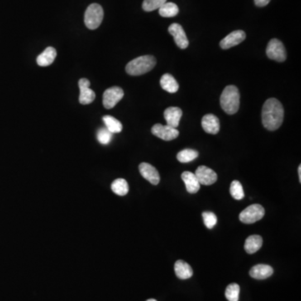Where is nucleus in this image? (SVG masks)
Returning <instances> with one entry per match:
<instances>
[{"instance_id": "12", "label": "nucleus", "mask_w": 301, "mask_h": 301, "mask_svg": "<svg viewBox=\"0 0 301 301\" xmlns=\"http://www.w3.org/2000/svg\"><path fill=\"white\" fill-rule=\"evenodd\" d=\"M245 38H246V34L245 31L235 30V31L230 33V35H228L226 37L223 38L220 41V47L223 50H228L234 46L240 45V43H242L245 40Z\"/></svg>"}, {"instance_id": "6", "label": "nucleus", "mask_w": 301, "mask_h": 301, "mask_svg": "<svg viewBox=\"0 0 301 301\" xmlns=\"http://www.w3.org/2000/svg\"><path fill=\"white\" fill-rule=\"evenodd\" d=\"M266 54L269 59L278 62H284L287 58L284 44L277 39H272L269 41L267 45Z\"/></svg>"}, {"instance_id": "32", "label": "nucleus", "mask_w": 301, "mask_h": 301, "mask_svg": "<svg viewBox=\"0 0 301 301\" xmlns=\"http://www.w3.org/2000/svg\"><path fill=\"white\" fill-rule=\"evenodd\" d=\"M298 173H299V183H301V165H299L298 168Z\"/></svg>"}, {"instance_id": "20", "label": "nucleus", "mask_w": 301, "mask_h": 301, "mask_svg": "<svg viewBox=\"0 0 301 301\" xmlns=\"http://www.w3.org/2000/svg\"><path fill=\"white\" fill-rule=\"evenodd\" d=\"M160 85L164 91L169 93H176L179 89V85L170 74H163L160 80Z\"/></svg>"}, {"instance_id": "10", "label": "nucleus", "mask_w": 301, "mask_h": 301, "mask_svg": "<svg viewBox=\"0 0 301 301\" xmlns=\"http://www.w3.org/2000/svg\"><path fill=\"white\" fill-rule=\"evenodd\" d=\"M194 174L198 178L199 183L202 185H212L213 183H216L217 179V173L206 166L198 167Z\"/></svg>"}, {"instance_id": "31", "label": "nucleus", "mask_w": 301, "mask_h": 301, "mask_svg": "<svg viewBox=\"0 0 301 301\" xmlns=\"http://www.w3.org/2000/svg\"><path fill=\"white\" fill-rule=\"evenodd\" d=\"M270 1L271 0H254V4L258 7H264V6L269 5Z\"/></svg>"}, {"instance_id": "18", "label": "nucleus", "mask_w": 301, "mask_h": 301, "mask_svg": "<svg viewBox=\"0 0 301 301\" xmlns=\"http://www.w3.org/2000/svg\"><path fill=\"white\" fill-rule=\"evenodd\" d=\"M56 50L53 47H47L41 54L37 57L36 61L40 66L45 67L49 66L53 64L54 59L56 58Z\"/></svg>"}, {"instance_id": "27", "label": "nucleus", "mask_w": 301, "mask_h": 301, "mask_svg": "<svg viewBox=\"0 0 301 301\" xmlns=\"http://www.w3.org/2000/svg\"><path fill=\"white\" fill-rule=\"evenodd\" d=\"M230 194L236 200H241L245 198V192L243 186L239 181H233L230 185Z\"/></svg>"}, {"instance_id": "22", "label": "nucleus", "mask_w": 301, "mask_h": 301, "mask_svg": "<svg viewBox=\"0 0 301 301\" xmlns=\"http://www.w3.org/2000/svg\"><path fill=\"white\" fill-rule=\"evenodd\" d=\"M104 123L106 125V127L109 131H111V133H120L122 131V124L115 118L113 116H103Z\"/></svg>"}, {"instance_id": "17", "label": "nucleus", "mask_w": 301, "mask_h": 301, "mask_svg": "<svg viewBox=\"0 0 301 301\" xmlns=\"http://www.w3.org/2000/svg\"><path fill=\"white\" fill-rule=\"evenodd\" d=\"M182 179L185 183L186 189L191 194L198 193L200 189V183L194 173L191 172H184L182 173Z\"/></svg>"}, {"instance_id": "5", "label": "nucleus", "mask_w": 301, "mask_h": 301, "mask_svg": "<svg viewBox=\"0 0 301 301\" xmlns=\"http://www.w3.org/2000/svg\"><path fill=\"white\" fill-rule=\"evenodd\" d=\"M265 214V210L260 204H252L240 212V220L246 224L254 223L261 220Z\"/></svg>"}, {"instance_id": "23", "label": "nucleus", "mask_w": 301, "mask_h": 301, "mask_svg": "<svg viewBox=\"0 0 301 301\" xmlns=\"http://www.w3.org/2000/svg\"><path fill=\"white\" fill-rule=\"evenodd\" d=\"M158 10H159V15L164 18L175 17L176 15H178L179 13L178 5L174 3H165Z\"/></svg>"}, {"instance_id": "2", "label": "nucleus", "mask_w": 301, "mask_h": 301, "mask_svg": "<svg viewBox=\"0 0 301 301\" xmlns=\"http://www.w3.org/2000/svg\"><path fill=\"white\" fill-rule=\"evenodd\" d=\"M220 105L222 110L229 115L237 113L240 105V91L237 87L235 86L225 87L220 97Z\"/></svg>"}, {"instance_id": "33", "label": "nucleus", "mask_w": 301, "mask_h": 301, "mask_svg": "<svg viewBox=\"0 0 301 301\" xmlns=\"http://www.w3.org/2000/svg\"><path fill=\"white\" fill-rule=\"evenodd\" d=\"M146 301H157L156 300V299H147V300Z\"/></svg>"}, {"instance_id": "4", "label": "nucleus", "mask_w": 301, "mask_h": 301, "mask_svg": "<svg viewBox=\"0 0 301 301\" xmlns=\"http://www.w3.org/2000/svg\"><path fill=\"white\" fill-rule=\"evenodd\" d=\"M104 11L101 5L92 4L89 5L85 13V25L90 30H96L103 20Z\"/></svg>"}, {"instance_id": "11", "label": "nucleus", "mask_w": 301, "mask_h": 301, "mask_svg": "<svg viewBox=\"0 0 301 301\" xmlns=\"http://www.w3.org/2000/svg\"><path fill=\"white\" fill-rule=\"evenodd\" d=\"M78 85L80 88V103L82 105H88L93 102L96 98V93L90 88L91 82H89V80L82 78L80 80Z\"/></svg>"}, {"instance_id": "26", "label": "nucleus", "mask_w": 301, "mask_h": 301, "mask_svg": "<svg viewBox=\"0 0 301 301\" xmlns=\"http://www.w3.org/2000/svg\"><path fill=\"white\" fill-rule=\"evenodd\" d=\"M240 287L236 283L228 285L225 291V296L229 301H239L240 299Z\"/></svg>"}, {"instance_id": "28", "label": "nucleus", "mask_w": 301, "mask_h": 301, "mask_svg": "<svg viewBox=\"0 0 301 301\" xmlns=\"http://www.w3.org/2000/svg\"><path fill=\"white\" fill-rule=\"evenodd\" d=\"M165 3H167V0H144L142 9L146 12H150L153 10H158Z\"/></svg>"}, {"instance_id": "21", "label": "nucleus", "mask_w": 301, "mask_h": 301, "mask_svg": "<svg viewBox=\"0 0 301 301\" xmlns=\"http://www.w3.org/2000/svg\"><path fill=\"white\" fill-rule=\"evenodd\" d=\"M263 245V239L259 235H251L248 238L245 244V250L249 254L259 251Z\"/></svg>"}, {"instance_id": "8", "label": "nucleus", "mask_w": 301, "mask_h": 301, "mask_svg": "<svg viewBox=\"0 0 301 301\" xmlns=\"http://www.w3.org/2000/svg\"><path fill=\"white\" fill-rule=\"evenodd\" d=\"M152 133L154 136H158V138L164 141H173L179 136V131L178 129L173 128L172 126H163L162 124H156L152 128Z\"/></svg>"}, {"instance_id": "3", "label": "nucleus", "mask_w": 301, "mask_h": 301, "mask_svg": "<svg viewBox=\"0 0 301 301\" xmlns=\"http://www.w3.org/2000/svg\"><path fill=\"white\" fill-rule=\"evenodd\" d=\"M157 59L153 55H143L132 59L126 64V71L131 76H141L150 71L156 66Z\"/></svg>"}, {"instance_id": "25", "label": "nucleus", "mask_w": 301, "mask_h": 301, "mask_svg": "<svg viewBox=\"0 0 301 301\" xmlns=\"http://www.w3.org/2000/svg\"><path fill=\"white\" fill-rule=\"evenodd\" d=\"M198 157V152L193 149H184L177 154V159L182 163H190Z\"/></svg>"}, {"instance_id": "19", "label": "nucleus", "mask_w": 301, "mask_h": 301, "mask_svg": "<svg viewBox=\"0 0 301 301\" xmlns=\"http://www.w3.org/2000/svg\"><path fill=\"white\" fill-rule=\"evenodd\" d=\"M174 270L178 279H188L193 276V269L188 263L183 260H178L176 262Z\"/></svg>"}, {"instance_id": "7", "label": "nucleus", "mask_w": 301, "mask_h": 301, "mask_svg": "<svg viewBox=\"0 0 301 301\" xmlns=\"http://www.w3.org/2000/svg\"><path fill=\"white\" fill-rule=\"evenodd\" d=\"M123 97V90L121 87H112L106 90L103 94V105L105 108H113Z\"/></svg>"}, {"instance_id": "1", "label": "nucleus", "mask_w": 301, "mask_h": 301, "mask_svg": "<svg viewBox=\"0 0 301 301\" xmlns=\"http://www.w3.org/2000/svg\"><path fill=\"white\" fill-rule=\"evenodd\" d=\"M284 107L280 101L269 98L264 102L262 109V123L269 131H275L281 126L284 121Z\"/></svg>"}, {"instance_id": "14", "label": "nucleus", "mask_w": 301, "mask_h": 301, "mask_svg": "<svg viewBox=\"0 0 301 301\" xmlns=\"http://www.w3.org/2000/svg\"><path fill=\"white\" fill-rule=\"evenodd\" d=\"M164 118L167 121L168 126H172L173 128H177L179 126L181 118L183 116V111L179 107L171 106L166 109L163 113Z\"/></svg>"}, {"instance_id": "16", "label": "nucleus", "mask_w": 301, "mask_h": 301, "mask_svg": "<svg viewBox=\"0 0 301 301\" xmlns=\"http://www.w3.org/2000/svg\"><path fill=\"white\" fill-rule=\"evenodd\" d=\"M274 274V269L267 264H257L250 269V275L255 279H265Z\"/></svg>"}, {"instance_id": "9", "label": "nucleus", "mask_w": 301, "mask_h": 301, "mask_svg": "<svg viewBox=\"0 0 301 301\" xmlns=\"http://www.w3.org/2000/svg\"><path fill=\"white\" fill-rule=\"evenodd\" d=\"M168 32L170 33L171 35H173L175 40L176 45H178V47L180 49H187L188 45H189V41H188V37L186 35L185 31L182 27V25L179 24H172V25L168 28Z\"/></svg>"}, {"instance_id": "29", "label": "nucleus", "mask_w": 301, "mask_h": 301, "mask_svg": "<svg viewBox=\"0 0 301 301\" xmlns=\"http://www.w3.org/2000/svg\"><path fill=\"white\" fill-rule=\"evenodd\" d=\"M112 135L113 134L111 133V131H109L106 127H102L97 131V140L100 143L107 145L111 142Z\"/></svg>"}, {"instance_id": "30", "label": "nucleus", "mask_w": 301, "mask_h": 301, "mask_svg": "<svg viewBox=\"0 0 301 301\" xmlns=\"http://www.w3.org/2000/svg\"><path fill=\"white\" fill-rule=\"evenodd\" d=\"M202 218H203V222H204L205 226L207 229H209V230H211V229L214 227L215 225L217 224V216L213 212H202Z\"/></svg>"}, {"instance_id": "24", "label": "nucleus", "mask_w": 301, "mask_h": 301, "mask_svg": "<svg viewBox=\"0 0 301 301\" xmlns=\"http://www.w3.org/2000/svg\"><path fill=\"white\" fill-rule=\"evenodd\" d=\"M111 190L113 191V193H116V195H126L129 192L128 183L122 178L116 179L111 183Z\"/></svg>"}, {"instance_id": "15", "label": "nucleus", "mask_w": 301, "mask_h": 301, "mask_svg": "<svg viewBox=\"0 0 301 301\" xmlns=\"http://www.w3.org/2000/svg\"><path fill=\"white\" fill-rule=\"evenodd\" d=\"M202 127L207 133H218L220 130L219 120L213 114H207L202 119Z\"/></svg>"}, {"instance_id": "13", "label": "nucleus", "mask_w": 301, "mask_h": 301, "mask_svg": "<svg viewBox=\"0 0 301 301\" xmlns=\"http://www.w3.org/2000/svg\"><path fill=\"white\" fill-rule=\"evenodd\" d=\"M139 171H140L141 175L153 185H158V183H160L159 173L153 166L150 165L149 163H141L139 165Z\"/></svg>"}]
</instances>
